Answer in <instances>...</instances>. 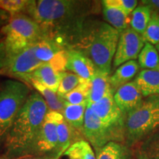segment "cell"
Wrapping results in <instances>:
<instances>
[{
	"mask_svg": "<svg viewBox=\"0 0 159 159\" xmlns=\"http://www.w3.org/2000/svg\"><path fill=\"white\" fill-rule=\"evenodd\" d=\"M89 10L85 1L39 0L30 1L25 12L39 24L45 38L67 50L82 33Z\"/></svg>",
	"mask_w": 159,
	"mask_h": 159,
	"instance_id": "obj_1",
	"label": "cell"
},
{
	"mask_svg": "<svg viewBox=\"0 0 159 159\" xmlns=\"http://www.w3.org/2000/svg\"><path fill=\"white\" fill-rule=\"evenodd\" d=\"M48 111L41 95L38 91H31L5 139L8 156H22L39 133Z\"/></svg>",
	"mask_w": 159,
	"mask_h": 159,
	"instance_id": "obj_2",
	"label": "cell"
},
{
	"mask_svg": "<svg viewBox=\"0 0 159 159\" xmlns=\"http://www.w3.org/2000/svg\"><path fill=\"white\" fill-rule=\"evenodd\" d=\"M120 33L102 21L85 23L71 49L88 57L99 70L110 74Z\"/></svg>",
	"mask_w": 159,
	"mask_h": 159,
	"instance_id": "obj_3",
	"label": "cell"
},
{
	"mask_svg": "<svg viewBox=\"0 0 159 159\" xmlns=\"http://www.w3.org/2000/svg\"><path fill=\"white\" fill-rule=\"evenodd\" d=\"M4 40L0 43V67L30 46L45 39L39 24L28 15H12L1 29Z\"/></svg>",
	"mask_w": 159,
	"mask_h": 159,
	"instance_id": "obj_4",
	"label": "cell"
},
{
	"mask_svg": "<svg viewBox=\"0 0 159 159\" xmlns=\"http://www.w3.org/2000/svg\"><path fill=\"white\" fill-rule=\"evenodd\" d=\"M159 128V95L144 97L140 105L126 116L125 144L132 148Z\"/></svg>",
	"mask_w": 159,
	"mask_h": 159,
	"instance_id": "obj_5",
	"label": "cell"
},
{
	"mask_svg": "<svg viewBox=\"0 0 159 159\" xmlns=\"http://www.w3.org/2000/svg\"><path fill=\"white\" fill-rule=\"evenodd\" d=\"M30 93L27 84L17 80H7L0 83V144L5 141Z\"/></svg>",
	"mask_w": 159,
	"mask_h": 159,
	"instance_id": "obj_6",
	"label": "cell"
},
{
	"mask_svg": "<svg viewBox=\"0 0 159 159\" xmlns=\"http://www.w3.org/2000/svg\"><path fill=\"white\" fill-rule=\"evenodd\" d=\"M63 118L61 113L49 110L39 133L22 156H58L57 127Z\"/></svg>",
	"mask_w": 159,
	"mask_h": 159,
	"instance_id": "obj_7",
	"label": "cell"
},
{
	"mask_svg": "<svg viewBox=\"0 0 159 159\" xmlns=\"http://www.w3.org/2000/svg\"><path fill=\"white\" fill-rule=\"evenodd\" d=\"M111 92L99 102L89 104L100 122L114 136L116 142L125 143V126L126 116L119 108Z\"/></svg>",
	"mask_w": 159,
	"mask_h": 159,
	"instance_id": "obj_8",
	"label": "cell"
},
{
	"mask_svg": "<svg viewBox=\"0 0 159 159\" xmlns=\"http://www.w3.org/2000/svg\"><path fill=\"white\" fill-rule=\"evenodd\" d=\"M35 48L36 43L30 46L19 54L6 61L0 67V75L25 82L27 77L43 63L37 58Z\"/></svg>",
	"mask_w": 159,
	"mask_h": 159,
	"instance_id": "obj_9",
	"label": "cell"
},
{
	"mask_svg": "<svg viewBox=\"0 0 159 159\" xmlns=\"http://www.w3.org/2000/svg\"><path fill=\"white\" fill-rule=\"evenodd\" d=\"M145 42L142 35L136 33L130 27L120 33L113 61L114 68H117L128 61H136Z\"/></svg>",
	"mask_w": 159,
	"mask_h": 159,
	"instance_id": "obj_10",
	"label": "cell"
},
{
	"mask_svg": "<svg viewBox=\"0 0 159 159\" xmlns=\"http://www.w3.org/2000/svg\"><path fill=\"white\" fill-rule=\"evenodd\" d=\"M82 133L87 142L92 145L94 150L102 148L108 142H115L112 134L88 106L85 111Z\"/></svg>",
	"mask_w": 159,
	"mask_h": 159,
	"instance_id": "obj_11",
	"label": "cell"
},
{
	"mask_svg": "<svg viewBox=\"0 0 159 159\" xmlns=\"http://www.w3.org/2000/svg\"><path fill=\"white\" fill-rule=\"evenodd\" d=\"M114 99L119 108L127 116L140 105L144 97L134 80L117 89L114 94Z\"/></svg>",
	"mask_w": 159,
	"mask_h": 159,
	"instance_id": "obj_12",
	"label": "cell"
},
{
	"mask_svg": "<svg viewBox=\"0 0 159 159\" xmlns=\"http://www.w3.org/2000/svg\"><path fill=\"white\" fill-rule=\"evenodd\" d=\"M66 56V69L78 75L84 80L91 82L97 71L94 63L83 53L73 49H67Z\"/></svg>",
	"mask_w": 159,
	"mask_h": 159,
	"instance_id": "obj_13",
	"label": "cell"
},
{
	"mask_svg": "<svg viewBox=\"0 0 159 159\" xmlns=\"http://www.w3.org/2000/svg\"><path fill=\"white\" fill-rule=\"evenodd\" d=\"M62 74L63 72L55 70L49 63H43L27 77L25 83H30V81H35L57 93Z\"/></svg>",
	"mask_w": 159,
	"mask_h": 159,
	"instance_id": "obj_14",
	"label": "cell"
},
{
	"mask_svg": "<svg viewBox=\"0 0 159 159\" xmlns=\"http://www.w3.org/2000/svg\"><path fill=\"white\" fill-rule=\"evenodd\" d=\"M109 75L110 74L97 69L95 75L92 77L90 83L88 105L99 102L105 96H107L109 93L113 92L110 84Z\"/></svg>",
	"mask_w": 159,
	"mask_h": 159,
	"instance_id": "obj_15",
	"label": "cell"
},
{
	"mask_svg": "<svg viewBox=\"0 0 159 159\" xmlns=\"http://www.w3.org/2000/svg\"><path fill=\"white\" fill-rule=\"evenodd\" d=\"M134 81L144 97L159 95V69H143Z\"/></svg>",
	"mask_w": 159,
	"mask_h": 159,
	"instance_id": "obj_16",
	"label": "cell"
},
{
	"mask_svg": "<svg viewBox=\"0 0 159 159\" xmlns=\"http://www.w3.org/2000/svg\"><path fill=\"white\" fill-rule=\"evenodd\" d=\"M140 68L139 63L136 61H130L119 66L110 76V84L114 94L120 87L131 82V80L135 76Z\"/></svg>",
	"mask_w": 159,
	"mask_h": 159,
	"instance_id": "obj_17",
	"label": "cell"
},
{
	"mask_svg": "<svg viewBox=\"0 0 159 159\" xmlns=\"http://www.w3.org/2000/svg\"><path fill=\"white\" fill-rule=\"evenodd\" d=\"M97 159H133L131 148L125 143L111 142L95 150Z\"/></svg>",
	"mask_w": 159,
	"mask_h": 159,
	"instance_id": "obj_18",
	"label": "cell"
},
{
	"mask_svg": "<svg viewBox=\"0 0 159 159\" xmlns=\"http://www.w3.org/2000/svg\"><path fill=\"white\" fill-rule=\"evenodd\" d=\"M102 5L103 16L109 25L118 30L119 33H122L129 27L128 25L130 21V16L125 14L118 7L108 5L102 2Z\"/></svg>",
	"mask_w": 159,
	"mask_h": 159,
	"instance_id": "obj_19",
	"label": "cell"
},
{
	"mask_svg": "<svg viewBox=\"0 0 159 159\" xmlns=\"http://www.w3.org/2000/svg\"><path fill=\"white\" fill-rule=\"evenodd\" d=\"M66 50L53 40L43 39L36 43L35 55L43 63H49L57 56Z\"/></svg>",
	"mask_w": 159,
	"mask_h": 159,
	"instance_id": "obj_20",
	"label": "cell"
},
{
	"mask_svg": "<svg viewBox=\"0 0 159 159\" xmlns=\"http://www.w3.org/2000/svg\"><path fill=\"white\" fill-rule=\"evenodd\" d=\"M29 84L33 85L36 91L41 95L49 111H57L62 114L67 102L64 99L60 97L56 92L35 81H30Z\"/></svg>",
	"mask_w": 159,
	"mask_h": 159,
	"instance_id": "obj_21",
	"label": "cell"
},
{
	"mask_svg": "<svg viewBox=\"0 0 159 159\" xmlns=\"http://www.w3.org/2000/svg\"><path fill=\"white\" fill-rule=\"evenodd\" d=\"M87 106V103L82 105H71L66 102L62 114L63 118L71 128L82 132Z\"/></svg>",
	"mask_w": 159,
	"mask_h": 159,
	"instance_id": "obj_22",
	"label": "cell"
},
{
	"mask_svg": "<svg viewBox=\"0 0 159 159\" xmlns=\"http://www.w3.org/2000/svg\"><path fill=\"white\" fill-rule=\"evenodd\" d=\"M152 9L150 6L142 4L136 7L130 15V27L141 35H144L150 21Z\"/></svg>",
	"mask_w": 159,
	"mask_h": 159,
	"instance_id": "obj_23",
	"label": "cell"
},
{
	"mask_svg": "<svg viewBox=\"0 0 159 159\" xmlns=\"http://www.w3.org/2000/svg\"><path fill=\"white\" fill-rule=\"evenodd\" d=\"M74 130H77L71 128L64 118H63L58 122L57 127V154L61 157L70 148L71 144H74L73 142L75 139Z\"/></svg>",
	"mask_w": 159,
	"mask_h": 159,
	"instance_id": "obj_24",
	"label": "cell"
},
{
	"mask_svg": "<svg viewBox=\"0 0 159 159\" xmlns=\"http://www.w3.org/2000/svg\"><path fill=\"white\" fill-rule=\"evenodd\" d=\"M139 64L144 69H159V53L154 45L145 42L141 52L139 53Z\"/></svg>",
	"mask_w": 159,
	"mask_h": 159,
	"instance_id": "obj_25",
	"label": "cell"
},
{
	"mask_svg": "<svg viewBox=\"0 0 159 159\" xmlns=\"http://www.w3.org/2000/svg\"><path fill=\"white\" fill-rule=\"evenodd\" d=\"M63 155L69 159H97L91 144L85 140L75 142Z\"/></svg>",
	"mask_w": 159,
	"mask_h": 159,
	"instance_id": "obj_26",
	"label": "cell"
},
{
	"mask_svg": "<svg viewBox=\"0 0 159 159\" xmlns=\"http://www.w3.org/2000/svg\"><path fill=\"white\" fill-rule=\"evenodd\" d=\"M90 83L89 81H83L76 89L69 92L63 97L67 102L71 105L88 104Z\"/></svg>",
	"mask_w": 159,
	"mask_h": 159,
	"instance_id": "obj_27",
	"label": "cell"
},
{
	"mask_svg": "<svg viewBox=\"0 0 159 159\" xmlns=\"http://www.w3.org/2000/svg\"><path fill=\"white\" fill-rule=\"evenodd\" d=\"M83 81H84V80L80 77L78 75L71 71H64L62 74L57 94L63 98L66 95L76 89Z\"/></svg>",
	"mask_w": 159,
	"mask_h": 159,
	"instance_id": "obj_28",
	"label": "cell"
},
{
	"mask_svg": "<svg viewBox=\"0 0 159 159\" xmlns=\"http://www.w3.org/2000/svg\"><path fill=\"white\" fill-rule=\"evenodd\" d=\"M139 150L149 159H159V130L143 141Z\"/></svg>",
	"mask_w": 159,
	"mask_h": 159,
	"instance_id": "obj_29",
	"label": "cell"
},
{
	"mask_svg": "<svg viewBox=\"0 0 159 159\" xmlns=\"http://www.w3.org/2000/svg\"><path fill=\"white\" fill-rule=\"evenodd\" d=\"M143 38L146 42L152 45L159 43V13L153 10Z\"/></svg>",
	"mask_w": 159,
	"mask_h": 159,
	"instance_id": "obj_30",
	"label": "cell"
},
{
	"mask_svg": "<svg viewBox=\"0 0 159 159\" xmlns=\"http://www.w3.org/2000/svg\"><path fill=\"white\" fill-rule=\"evenodd\" d=\"M30 1L27 0H0V9L8 12L11 15L25 11Z\"/></svg>",
	"mask_w": 159,
	"mask_h": 159,
	"instance_id": "obj_31",
	"label": "cell"
},
{
	"mask_svg": "<svg viewBox=\"0 0 159 159\" xmlns=\"http://www.w3.org/2000/svg\"><path fill=\"white\" fill-rule=\"evenodd\" d=\"M102 2L118 7L128 16L131 15L138 5V2L136 0H105Z\"/></svg>",
	"mask_w": 159,
	"mask_h": 159,
	"instance_id": "obj_32",
	"label": "cell"
},
{
	"mask_svg": "<svg viewBox=\"0 0 159 159\" xmlns=\"http://www.w3.org/2000/svg\"><path fill=\"white\" fill-rule=\"evenodd\" d=\"M58 156H22L14 159H59Z\"/></svg>",
	"mask_w": 159,
	"mask_h": 159,
	"instance_id": "obj_33",
	"label": "cell"
},
{
	"mask_svg": "<svg viewBox=\"0 0 159 159\" xmlns=\"http://www.w3.org/2000/svg\"><path fill=\"white\" fill-rule=\"evenodd\" d=\"M142 2L144 5L150 6L153 11L159 13V0H149V1H142Z\"/></svg>",
	"mask_w": 159,
	"mask_h": 159,
	"instance_id": "obj_34",
	"label": "cell"
},
{
	"mask_svg": "<svg viewBox=\"0 0 159 159\" xmlns=\"http://www.w3.org/2000/svg\"><path fill=\"white\" fill-rule=\"evenodd\" d=\"M136 159H149L143 152H141L140 150H138L136 152Z\"/></svg>",
	"mask_w": 159,
	"mask_h": 159,
	"instance_id": "obj_35",
	"label": "cell"
},
{
	"mask_svg": "<svg viewBox=\"0 0 159 159\" xmlns=\"http://www.w3.org/2000/svg\"><path fill=\"white\" fill-rule=\"evenodd\" d=\"M156 48L157 50H158V53H159V43H157V44L156 45Z\"/></svg>",
	"mask_w": 159,
	"mask_h": 159,
	"instance_id": "obj_36",
	"label": "cell"
}]
</instances>
